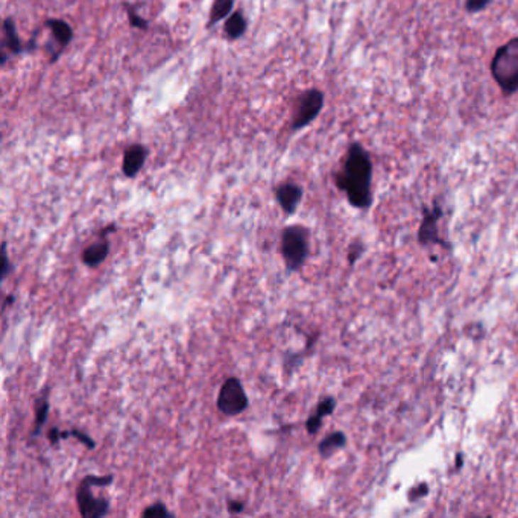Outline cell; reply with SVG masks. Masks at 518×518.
Wrapping results in <instances>:
<instances>
[{
	"mask_svg": "<svg viewBox=\"0 0 518 518\" xmlns=\"http://www.w3.org/2000/svg\"><path fill=\"white\" fill-rule=\"evenodd\" d=\"M49 409H50V403L46 395L40 397L35 402V429L32 430V435L34 436H38L43 426L46 424L48 417H49Z\"/></svg>",
	"mask_w": 518,
	"mask_h": 518,
	"instance_id": "16",
	"label": "cell"
},
{
	"mask_svg": "<svg viewBox=\"0 0 518 518\" xmlns=\"http://www.w3.org/2000/svg\"><path fill=\"white\" fill-rule=\"evenodd\" d=\"M490 72L506 98L518 92V37L497 48L490 64Z\"/></svg>",
	"mask_w": 518,
	"mask_h": 518,
	"instance_id": "2",
	"label": "cell"
},
{
	"mask_svg": "<svg viewBox=\"0 0 518 518\" xmlns=\"http://www.w3.org/2000/svg\"><path fill=\"white\" fill-rule=\"evenodd\" d=\"M336 186L356 209L365 210L373 204V161L362 143L348 146L342 169L336 174Z\"/></svg>",
	"mask_w": 518,
	"mask_h": 518,
	"instance_id": "1",
	"label": "cell"
},
{
	"mask_svg": "<svg viewBox=\"0 0 518 518\" xmlns=\"http://www.w3.org/2000/svg\"><path fill=\"white\" fill-rule=\"evenodd\" d=\"M245 31H246V20L241 11H236V13H233L228 17V20L225 21V34L231 40H237L245 34Z\"/></svg>",
	"mask_w": 518,
	"mask_h": 518,
	"instance_id": "15",
	"label": "cell"
},
{
	"mask_svg": "<svg viewBox=\"0 0 518 518\" xmlns=\"http://www.w3.org/2000/svg\"><path fill=\"white\" fill-rule=\"evenodd\" d=\"M248 404H250V400H248L242 382L237 377L226 379L221 386L218 400H216L219 412L225 417H237L246 411Z\"/></svg>",
	"mask_w": 518,
	"mask_h": 518,
	"instance_id": "5",
	"label": "cell"
},
{
	"mask_svg": "<svg viewBox=\"0 0 518 518\" xmlns=\"http://www.w3.org/2000/svg\"><path fill=\"white\" fill-rule=\"evenodd\" d=\"M345 444H347V436H345L343 431H333V434L327 435L319 442L318 453L322 458H330L334 453L343 448Z\"/></svg>",
	"mask_w": 518,
	"mask_h": 518,
	"instance_id": "13",
	"label": "cell"
},
{
	"mask_svg": "<svg viewBox=\"0 0 518 518\" xmlns=\"http://www.w3.org/2000/svg\"><path fill=\"white\" fill-rule=\"evenodd\" d=\"M233 5H234V0H214L213 6H211V13H210L209 26L211 28L214 23H218L219 20L228 16L231 13Z\"/></svg>",
	"mask_w": 518,
	"mask_h": 518,
	"instance_id": "17",
	"label": "cell"
},
{
	"mask_svg": "<svg viewBox=\"0 0 518 518\" xmlns=\"http://www.w3.org/2000/svg\"><path fill=\"white\" fill-rule=\"evenodd\" d=\"M148 157V149L143 145H133L125 150L122 170L125 177L134 178L138 175V172L145 166V161Z\"/></svg>",
	"mask_w": 518,
	"mask_h": 518,
	"instance_id": "9",
	"label": "cell"
},
{
	"mask_svg": "<svg viewBox=\"0 0 518 518\" xmlns=\"http://www.w3.org/2000/svg\"><path fill=\"white\" fill-rule=\"evenodd\" d=\"M324 102H326V96L318 89H310L299 98L297 114L292 121V129L298 131L309 126L322 111Z\"/></svg>",
	"mask_w": 518,
	"mask_h": 518,
	"instance_id": "6",
	"label": "cell"
},
{
	"mask_svg": "<svg viewBox=\"0 0 518 518\" xmlns=\"http://www.w3.org/2000/svg\"><path fill=\"white\" fill-rule=\"evenodd\" d=\"M108 254H110V242L105 237H102V241L94 242L85 248L82 251L81 260L87 268H98L108 257Z\"/></svg>",
	"mask_w": 518,
	"mask_h": 518,
	"instance_id": "10",
	"label": "cell"
},
{
	"mask_svg": "<svg viewBox=\"0 0 518 518\" xmlns=\"http://www.w3.org/2000/svg\"><path fill=\"white\" fill-rule=\"evenodd\" d=\"M303 187L295 184V182H285V184L278 186L275 190V198L278 206L282 207V210L290 216L294 214L298 209V206L301 204V199H303Z\"/></svg>",
	"mask_w": 518,
	"mask_h": 518,
	"instance_id": "8",
	"label": "cell"
},
{
	"mask_svg": "<svg viewBox=\"0 0 518 518\" xmlns=\"http://www.w3.org/2000/svg\"><path fill=\"white\" fill-rule=\"evenodd\" d=\"M492 0H465V11L468 14H478L487 9Z\"/></svg>",
	"mask_w": 518,
	"mask_h": 518,
	"instance_id": "21",
	"label": "cell"
},
{
	"mask_svg": "<svg viewBox=\"0 0 518 518\" xmlns=\"http://www.w3.org/2000/svg\"><path fill=\"white\" fill-rule=\"evenodd\" d=\"M334 407H336V400L333 397H326L318 403L316 406V412L313 414L312 417H309V419L306 421V429L309 435H315L319 431L321 426H322V419L331 415L334 412Z\"/></svg>",
	"mask_w": 518,
	"mask_h": 518,
	"instance_id": "11",
	"label": "cell"
},
{
	"mask_svg": "<svg viewBox=\"0 0 518 518\" xmlns=\"http://www.w3.org/2000/svg\"><path fill=\"white\" fill-rule=\"evenodd\" d=\"M23 45L17 35V29H16V23L14 20L8 17L4 21V50H2V61H5L6 58V52L13 53V55H17V53L23 52Z\"/></svg>",
	"mask_w": 518,
	"mask_h": 518,
	"instance_id": "12",
	"label": "cell"
},
{
	"mask_svg": "<svg viewBox=\"0 0 518 518\" xmlns=\"http://www.w3.org/2000/svg\"><path fill=\"white\" fill-rule=\"evenodd\" d=\"M310 251V231L304 225H289L282 231L280 254H282L286 269L297 272L304 266Z\"/></svg>",
	"mask_w": 518,
	"mask_h": 518,
	"instance_id": "3",
	"label": "cell"
},
{
	"mask_svg": "<svg viewBox=\"0 0 518 518\" xmlns=\"http://www.w3.org/2000/svg\"><path fill=\"white\" fill-rule=\"evenodd\" d=\"M14 303V297L13 295H8L6 297V299H5V303H4V312L6 310V307L9 306V304H13Z\"/></svg>",
	"mask_w": 518,
	"mask_h": 518,
	"instance_id": "26",
	"label": "cell"
},
{
	"mask_svg": "<svg viewBox=\"0 0 518 518\" xmlns=\"http://www.w3.org/2000/svg\"><path fill=\"white\" fill-rule=\"evenodd\" d=\"M245 508L243 502H239V500H228L226 502V509H228L230 514H239L242 512Z\"/></svg>",
	"mask_w": 518,
	"mask_h": 518,
	"instance_id": "24",
	"label": "cell"
},
{
	"mask_svg": "<svg viewBox=\"0 0 518 518\" xmlns=\"http://www.w3.org/2000/svg\"><path fill=\"white\" fill-rule=\"evenodd\" d=\"M363 251V246L360 242H354L351 246H350V251H348V260H350V265H354V262L358 260V258L360 257Z\"/></svg>",
	"mask_w": 518,
	"mask_h": 518,
	"instance_id": "23",
	"label": "cell"
},
{
	"mask_svg": "<svg viewBox=\"0 0 518 518\" xmlns=\"http://www.w3.org/2000/svg\"><path fill=\"white\" fill-rule=\"evenodd\" d=\"M2 254H4V263H2V280H5L9 272H13V263L9 262V257H8V250H6V242H4L2 245Z\"/></svg>",
	"mask_w": 518,
	"mask_h": 518,
	"instance_id": "22",
	"label": "cell"
},
{
	"mask_svg": "<svg viewBox=\"0 0 518 518\" xmlns=\"http://www.w3.org/2000/svg\"><path fill=\"white\" fill-rule=\"evenodd\" d=\"M441 216H442V209L439 204H434V207L431 209L424 207V218L418 231L419 242L423 245L442 243L438 237V221L441 219Z\"/></svg>",
	"mask_w": 518,
	"mask_h": 518,
	"instance_id": "7",
	"label": "cell"
},
{
	"mask_svg": "<svg viewBox=\"0 0 518 518\" xmlns=\"http://www.w3.org/2000/svg\"><path fill=\"white\" fill-rule=\"evenodd\" d=\"M125 9H126V13H128V18H129V23H131V26L133 28H137V29H143V31H146L148 29V21L145 20V18H142V17H140L138 14H137V11L134 9V6H131V5H129V4H125Z\"/></svg>",
	"mask_w": 518,
	"mask_h": 518,
	"instance_id": "20",
	"label": "cell"
},
{
	"mask_svg": "<svg viewBox=\"0 0 518 518\" xmlns=\"http://www.w3.org/2000/svg\"><path fill=\"white\" fill-rule=\"evenodd\" d=\"M142 517L143 518H161V517H175V514L170 512L165 506V503L157 502L154 505L148 506L146 509H143Z\"/></svg>",
	"mask_w": 518,
	"mask_h": 518,
	"instance_id": "18",
	"label": "cell"
},
{
	"mask_svg": "<svg viewBox=\"0 0 518 518\" xmlns=\"http://www.w3.org/2000/svg\"><path fill=\"white\" fill-rule=\"evenodd\" d=\"M49 441H50V444H52V446L58 444V442L61 441V439H60V430H58L57 427L50 429V431H49Z\"/></svg>",
	"mask_w": 518,
	"mask_h": 518,
	"instance_id": "25",
	"label": "cell"
},
{
	"mask_svg": "<svg viewBox=\"0 0 518 518\" xmlns=\"http://www.w3.org/2000/svg\"><path fill=\"white\" fill-rule=\"evenodd\" d=\"M46 25L50 28L53 38L57 40V43L60 45V48H66L69 43L73 38V29L70 28L69 23H66L64 20L60 18H50L46 21Z\"/></svg>",
	"mask_w": 518,
	"mask_h": 518,
	"instance_id": "14",
	"label": "cell"
},
{
	"mask_svg": "<svg viewBox=\"0 0 518 518\" xmlns=\"http://www.w3.org/2000/svg\"><path fill=\"white\" fill-rule=\"evenodd\" d=\"M114 478L111 474H106V476H85L77 490V503L81 517L84 518H101L105 517L110 511V500L105 497H94L92 488L93 487H110L113 483Z\"/></svg>",
	"mask_w": 518,
	"mask_h": 518,
	"instance_id": "4",
	"label": "cell"
},
{
	"mask_svg": "<svg viewBox=\"0 0 518 518\" xmlns=\"http://www.w3.org/2000/svg\"><path fill=\"white\" fill-rule=\"evenodd\" d=\"M69 436L77 438L81 442V444H84L89 450H94V447H96L94 439L90 438L87 434H84V431L75 430V429L73 430H66V431H60V439H66Z\"/></svg>",
	"mask_w": 518,
	"mask_h": 518,
	"instance_id": "19",
	"label": "cell"
}]
</instances>
